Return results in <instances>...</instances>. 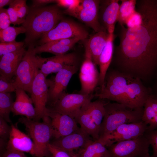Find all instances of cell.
Listing matches in <instances>:
<instances>
[{"label": "cell", "mask_w": 157, "mask_h": 157, "mask_svg": "<svg viewBox=\"0 0 157 157\" xmlns=\"http://www.w3.org/2000/svg\"><path fill=\"white\" fill-rule=\"evenodd\" d=\"M141 20L133 26L119 25V43L114 51V68L144 83L157 73V0L137 1Z\"/></svg>", "instance_id": "cell-1"}, {"label": "cell", "mask_w": 157, "mask_h": 157, "mask_svg": "<svg viewBox=\"0 0 157 157\" xmlns=\"http://www.w3.org/2000/svg\"><path fill=\"white\" fill-rule=\"evenodd\" d=\"M63 19L62 11L57 5L29 8L22 24L26 31L24 46L34 45Z\"/></svg>", "instance_id": "cell-2"}, {"label": "cell", "mask_w": 157, "mask_h": 157, "mask_svg": "<svg viewBox=\"0 0 157 157\" xmlns=\"http://www.w3.org/2000/svg\"><path fill=\"white\" fill-rule=\"evenodd\" d=\"M105 113L99 132L100 140L125 124L135 123L142 121L144 107L135 109L127 107L117 102H105Z\"/></svg>", "instance_id": "cell-3"}, {"label": "cell", "mask_w": 157, "mask_h": 157, "mask_svg": "<svg viewBox=\"0 0 157 157\" xmlns=\"http://www.w3.org/2000/svg\"><path fill=\"white\" fill-rule=\"evenodd\" d=\"M42 122L22 116L19 122L24 124L34 145L35 156L36 157H48L51 155L48 148L50 140L52 137L51 119L47 115L42 119Z\"/></svg>", "instance_id": "cell-4"}, {"label": "cell", "mask_w": 157, "mask_h": 157, "mask_svg": "<svg viewBox=\"0 0 157 157\" xmlns=\"http://www.w3.org/2000/svg\"><path fill=\"white\" fill-rule=\"evenodd\" d=\"M134 78L109 68L103 87L94 96L99 99L115 101L127 106L125 94L127 86Z\"/></svg>", "instance_id": "cell-5"}, {"label": "cell", "mask_w": 157, "mask_h": 157, "mask_svg": "<svg viewBox=\"0 0 157 157\" xmlns=\"http://www.w3.org/2000/svg\"><path fill=\"white\" fill-rule=\"evenodd\" d=\"M34 45L28 46L17 69L14 81L17 88L31 93L33 82L43 63V58L36 56Z\"/></svg>", "instance_id": "cell-6"}, {"label": "cell", "mask_w": 157, "mask_h": 157, "mask_svg": "<svg viewBox=\"0 0 157 157\" xmlns=\"http://www.w3.org/2000/svg\"><path fill=\"white\" fill-rule=\"evenodd\" d=\"M150 145L144 134L135 138L116 142L107 148L110 157H143L149 154Z\"/></svg>", "instance_id": "cell-7"}, {"label": "cell", "mask_w": 157, "mask_h": 157, "mask_svg": "<svg viewBox=\"0 0 157 157\" xmlns=\"http://www.w3.org/2000/svg\"><path fill=\"white\" fill-rule=\"evenodd\" d=\"M87 31L78 23L69 20H62L52 30L38 40L39 45L55 40L78 38L81 40L88 38Z\"/></svg>", "instance_id": "cell-8"}, {"label": "cell", "mask_w": 157, "mask_h": 157, "mask_svg": "<svg viewBox=\"0 0 157 157\" xmlns=\"http://www.w3.org/2000/svg\"><path fill=\"white\" fill-rule=\"evenodd\" d=\"M100 3L99 0H81L75 9L65 10L64 13L78 19L96 33L106 31L102 27L99 20Z\"/></svg>", "instance_id": "cell-9"}, {"label": "cell", "mask_w": 157, "mask_h": 157, "mask_svg": "<svg viewBox=\"0 0 157 157\" xmlns=\"http://www.w3.org/2000/svg\"><path fill=\"white\" fill-rule=\"evenodd\" d=\"M94 97L92 94L65 93L52 106L47 108L53 111L67 115L75 119L82 108L91 101Z\"/></svg>", "instance_id": "cell-10"}, {"label": "cell", "mask_w": 157, "mask_h": 157, "mask_svg": "<svg viewBox=\"0 0 157 157\" xmlns=\"http://www.w3.org/2000/svg\"><path fill=\"white\" fill-rule=\"evenodd\" d=\"M77 65L66 66L57 73L51 79H48L49 84L47 105L52 106L64 94L72 76L77 72Z\"/></svg>", "instance_id": "cell-11"}, {"label": "cell", "mask_w": 157, "mask_h": 157, "mask_svg": "<svg viewBox=\"0 0 157 157\" xmlns=\"http://www.w3.org/2000/svg\"><path fill=\"white\" fill-rule=\"evenodd\" d=\"M49 87L48 79L39 70L33 82L30 93L36 113L33 120L38 121L47 115Z\"/></svg>", "instance_id": "cell-12"}, {"label": "cell", "mask_w": 157, "mask_h": 157, "mask_svg": "<svg viewBox=\"0 0 157 157\" xmlns=\"http://www.w3.org/2000/svg\"><path fill=\"white\" fill-rule=\"evenodd\" d=\"M147 125L143 121L123 124L102 139L97 140L107 147L118 142L137 138L144 135Z\"/></svg>", "instance_id": "cell-13"}, {"label": "cell", "mask_w": 157, "mask_h": 157, "mask_svg": "<svg viewBox=\"0 0 157 157\" xmlns=\"http://www.w3.org/2000/svg\"><path fill=\"white\" fill-rule=\"evenodd\" d=\"M88 49L85 48V59L81 66L79 78L81 88L79 93L92 94L98 85L99 72Z\"/></svg>", "instance_id": "cell-14"}, {"label": "cell", "mask_w": 157, "mask_h": 157, "mask_svg": "<svg viewBox=\"0 0 157 157\" xmlns=\"http://www.w3.org/2000/svg\"><path fill=\"white\" fill-rule=\"evenodd\" d=\"M47 115L51 119L52 137L54 139L70 135L80 129L76 120L67 115L48 108Z\"/></svg>", "instance_id": "cell-15"}, {"label": "cell", "mask_w": 157, "mask_h": 157, "mask_svg": "<svg viewBox=\"0 0 157 157\" xmlns=\"http://www.w3.org/2000/svg\"><path fill=\"white\" fill-rule=\"evenodd\" d=\"M91 140L93 139L90 136L80 128L76 132L54 139L50 143L74 157L75 153Z\"/></svg>", "instance_id": "cell-16"}, {"label": "cell", "mask_w": 157, "mask_h": 157, "mask_svg": "<svg viewBox=\"0 0 157 157\" xmlns=\"http://www.w3.org/2000/svg\"><path fill=\"white\" fill-rule=\"evenodd\" d=\"M118 0L100 1L99 20L108 33H113L118 22L120 5Z\"/></svg>", "instance_id": "cell-17"}, {"label": "cell", "mask_w": 157, "mask_h": 157, "mask_svg": "<svg viewBox=\"0 0 157 157\" xmlns=\"http://www.w3.org/2000/svg\"><path fill=\"white\" fill-rule=\"evenodd\" d=\"M78 61V57L74 53L43 58L40 70L46 77L52 73L58 72L66 66L77 65Z\"/></svg>", "instance_id": "cell-18"}, {"label": "cell", "mask_w": 157, "mask_h": 157, "mask_svg": "<svg viewBox=\"0 0 157 157\" xmlns=\"http://www.w3.org/2000/svg\"><path fill=\"white\" fill-rule=\"evenodd\" d=\"M11 126V131L6 150L28 153L35 156L34 145L30 137L13 124Z\"/></svg>", "instance_id": "cell-19"}, {"label": "cell", "mask_w": 157, "mask_h": 157, "mask_svg": "<svg viewBox=\"0 0 157 157\" xmlns=\"http://www.w3.org/2000/svg\"><path fill=\"white\" fill-rule=\"evenodd\" d=\"M26 50L24 47L17 51L5 54L0 57V79L10 82Z\"/></svg>", "instance_id": "cell-20"}, {"label": "cell", "mask_w": 157, "mask_h": 157, "mask_svg": "<svg viewBox=\"0 0 157 157\" xmlns=\"http://www.w3.org/2000/svg\"><path fill=\"white\" fill-rule=\"evenodd\" d=\"M23 89L17 88L15 92L16 98L12 108L14 115H21L34 120L36 113L31 98Z\"/></svg>", "instance_id": "cell-21"}, {"label": "cell", "mask_w": 157, "mask_h": 157, "mask_svg": "<svg viewBox=\"0 0 157 157\" xmlns=\"http://www.w3.org/2000/svg\"><path fill=\"white\" fill-rule=\"evenodd\" d=\"M80 40H81L79 38H73L50 41L34 47L33 51L36 54L47 52L55 56L63 54Z\"/></svg>", "instance_id": "cell-22"}, {"label": "cell", "mask_w": 157, "mask_h": 157, "mask_svg": "<svg viewBox=\"0 0 157 157\" xmlns=\"http://www.w3.org/2000/svg\"><path fill=\"white\" fill-rule=\"evenodd\" d=\"M109 33L106 45L99 59L98 65L99 72L98 85L100 89L104 85L106 75L111 63L114 53L113 42L114 35L113 33Z\"/></svg>", "instance_id": "cell-23"}, {"label": "cell", "mask_w": 157, "mask_h": 157, "mask_svg": "<svg viewBox=\"0 0 157 157\" xmlns=\"http://www.w3.org/2000/svg\"><path fill=\"white\" fill-rule=\"evenodd\" d=\"M109 34L106 31L96 33L85 42V47L90 51L92 60L96 65H98L99 56L106 45Z\"/></svg>", "instance_id": "cell-24"}, {"label": "cell", "mask_w": 157, "mask_h": 157, "mask_svg": "<svg viewBox=\"0 0 157 157\" xmlns=\"http://www.w3.org/2000/svg\"><path fill=\"white\" fill-rule=\"evenodd\" d=\"M86 104L82 108L75 119L80 125L82 130L90 135L94 141H97L99 138V129L88 111Z\"/></svg>", "instance_id": "cell-25"}, {"label": "cell", "mask_w": 157, "mask_h": 157, "mask_svg": "<svg viewBox=\"0 0 157 157\" xmlns=\"http://www.w3.org/2000/svg\"><path fill=\"white\" fill-rule=\"evenodd\" d=\"M74 157H110L107 147L97 140H90L75 154Z\"/></svg>", "instance_id": "cell-26"}, {"label": "cell", "mask_w": 157, "mask_h": 157, "mask_svg": "<svg viewBox=\"0 0 157 157\" xmlns=\"http://www.w3.org/2000/svg\"><path fill=\"white\" fill-rule=\"evenodd\" d=\"M104 103L103 99H99L91 101L85 105L93 121L99 129L105 113Z\"/></svg>", "instance_id": "cell-27"}, {"label": "cell", "mask_w": 157, "mask_h": 157, "mask_svg": "<svg viewBox=\"0 0 157 157\" xmlns=\"http://www.w3.org/2000/svg\"><path fill=\"white\" fill-rule=\"evenodd\" d=\"M118 22L119 24L124 25L135 12L137 0H121Z\"/></svg>", "instance_id": "cell-28"}, {"label": "cell", "mask_w": 157, "mask_h": 157, "mask_svg": "<svg viewBox=\"0 0 157 157\" xmlns=\"http://www.w3.org/2000/svg\"><path fill=\"white\" fill-rule=\"evenodd\" d=\"M13 103L10 93H0V117L9 123L11 122L10 114Z\"/></svg>", "instance_id": "cell-29"}, {"label": "cell", "mask_w": 157, "mask_h": 157, "mask_svg": "<svg viewBox=\"0 0 157 157\" xmlns=\"http://www.w3.org/2000/svg\"><path fill=\"white\" fill-rule=\"evenodd\" d=\"M25 28L22 26L19 27L9 26L6 28L0 30V42H8L15 41L19 34L25 33Z\"/></svg>", "instance_id": "cell-30"}, {"label": "cell", "mask_w": 157, "mask_h": 157, "mask_svg": "<svg viewBox=\"0 0 157 157\" xmlns=\"http://www.w3.org/2000/svg\"><path fill=\"white\" fill-rule=\"evenodd\" d=\"M25 45L24 42L16 41L8 42H0V57L6 54L20 50Z\"/></svg>", "instance_id": "cell-31"}, {"label": "cell", "mask_w": 157, "mask_h": 157, "mask_svg": "<svg viewBox=\"0 0 157 157\" xmlns=\"http://www.w3.org/2000/svg\"><path fill=\"white\" fill-rule=\"evenodd\" d=\"M156 115V113L154 110L147 99L144 106L142 121L147 125L149 124Z\"/></svg>", "instance_id": "cell-32"}, {"label": "cell", "mask_w": 157, "mask_h": 157, "mask_svg": "<svg viewBox=\"0 0 157 157\" xmlns=\"http://www.w3.org/2000/svg\"><path fill=\"white\" fill-rule=\"evenodd\" d=\"M26 0H16L15 8L18 17L23 23L27 16L29 8L26 4Z\"/></svg>", "instance_id": "cell-33"}, {"label": "cell", "mask_w": 157, "mask_h": 157, "mask_svg": "<svg viewBox=\"0 0 157 157\" xmlns=\"http://www.w3.org/2000/svg\"><path fill=\"white\" fill-rule=\"evenodd\" d=\"M144 135L153 149L152 157H157V129L151 131L147 130Z\"/></svg>", "instance_id": "cell-34"}, {"label": "cell", "mask_w": 157, "mask_h": 157, "mask_svg": "<svg viewBox=\"0 0 157 157\" xmlns=\"http://www.w3.org/2000/svg\"><path fill=\"white\" fill-rule=\"evenodd\" d=\"M16 3V0H14V1L9 5V7L7 9L11 23L13 24L14 26L23 23L18 17L15 8Z\"/></svg>", "instance_id": "cell-35"}, {"label": "cell", "mask_w": 157, "mask_h": 157, "mask_svg": "<svg viewBox=\"0 0 157 157\" xmlns=\"http://www.w3.org/2000/svg\"><path fill=\"white\" fill-rule=\"evenodd\" d=\"M80 0H56L57 5L59 7L66 8V10H71L76 8L80 4Z\"/></svg>", "instance_id": "cell-36"}, {"label": "cell", "mask_w": 157, "mask_h": 157, "mask_svg": "<svg viewBox=\"0 0 157 157\" xmlns=\"http://www.w3.org/2000/svg\"><path fill=\"white\" fill-rule=\"evenodd\" d=\"M7 122L0 117V138L5 140L9 139L11 129V126H9Z\"/></svg>", "instance_id": "cell-37"}, {"label": "cell", "mask_w": 157, "mask_h": 157, "mask_svg": "<svg viewBox=\"0 0 157 157\" xmlns=\"http://www.w3.org/2000/svg\"><path fill=\"white\" fill-rule=\"evenodd\" d=\"M10 24L7 9L3 8L0 9V30L6 28Z\"/></svg>", "instance_id": "cell-38"}, {"label": "cell", "mask_w": 157, "mask_h": 157, "mask_svg": "<svg viewBox=\"0 0 157 157\" xmlns=\"http://www.w3.org/2000/svg\"><path fill=\"white\" fill-rule=\"evenodd\" d=\"M17 88L14 81L8 82L0 79V93L15 92Z\"/></svg>", "instance_id": "cell-39"}, {"label": "cell", "mask_w": 157, "mask_h": 157, "mask_svg": "<svg viewBox=\"0 0 157 157\" xmlns=\"http://www.w3.org/2000/svg\"><path fill=\"white\" fill-rule=\"evenodd\" d=\"M48 148L52 157H72L67 153L56 147L50 143L48 144Z\"/></svg>", "instance_id": "cell-40"}, {"label": "cell", "mask_w": 157, "mask_h": 157, "mask_svg": "<svg viewBox=\"0 0 157 157\" xmlns=\"http://www.w3.org/2000/svg\"><path fill=\"white\" fill-rule=\"evenodd\" d=\"M1 157H27L24 152L6 150Z\"/></svg>", "instance_id": "cell-41"}, {"label": "cell", "mask_w": 157, "mask_h": 157, "mask_svg": "<svg viewBox=\"0 0 157 157\" xmlns=\"http://www.w3.org/2000/svg\"><path fill=\"white\" fill-rule=\"evenodd\" d=\"M32 7H38L45 6L47 4L56 2L54 0H32Z\"/></svg>", "instance_id": "cell-42"}, {"label": "cell", "mask_w": 157, "mask_h": 157, "mask_svg": "<svg viewBox=\"0 0 157 157\" xmlns=\"http://www.w3.org/2000/svg\"><path fill=\"white\" fill-rule=\"evenodd\" d=\"M147 99L152 108L156 113H157V99L154 98L151 94Z\"/></svg>", "instance_id": "cell-43"}, {"label": "cell", "mask_w": 157, "mask_h": 157, "mask_svg": "<svg viewBox=\"0 0 157 157\" xmlns=\"http://www.w3.org/2000/svg\"><path fill=\"white\" fill-rule=\"evenodd\" d=\"M157 129V115H156L149 124V126H148L147 130L148 131H152Z\"/></svg>", "instance_id": "cell-44"}, {"label": "cell", "mask_w": 157, "mask_h": 157, "mask_svg": "<svg viewBox=\"0 0 157 157\" xmlns=\"http://www.w3.org/2000/svg\"><path fill=\"white\" fill-rule=\"evenodd\" d=\"M14 1V0H0V9L3 8L5 6L9 5Z\"/></svg>", "instance_id": "cell-45"}, {"label": "cell", "mask_w": 157, "mask_h": 157, "mask_svg": "<svg viewBox=\"0 0 157 157\" xmlns=\"http://www.w3.org/2000/svg\"><path fill=\"white\" fill-rule=\"evenodd\" d=\"M151 89V94L153 97L157 99V78L154 86Z\"/></svg>", "instance_id": "cell-46"}, {"label": "cell", "mask_w": 157, "mask_h": 157, "mask_svg": "<svg viewBox=\"0 0 157 157\" xmlns=\"http://www.w3.org/2000/svg\"><path fill=\"white\" fill-rule=\"evenodd\" d=\"M143 157H152V156H150L149 154L148 155H147Z\"/></svg>", "instance_id": "cell-47"}, {"label": "cell", "mask_w": 157, "mask_h": 157, "mask_svg": "<svg viewBox=\"0 0 157 157\" xmlns=\"http://www.w3.org/2000/svg\"><path fill=\"white\" fill-rule=\"evenodd\" d=\"M49 157H52V156H51Z\"/></svg>", "instance_id": "cell-48"}, {"label": "cell", "mask_w": 157, "mask_h": 157, "mask_svg": "<svg viewBox=\"0 0 157 157\" xmlns=\"http://www.w3.org/2000/svg\"><path fill=\"white\" fill-rule=\"evenodd\" d=\"M156 115H157V113H156Z\"/></svg>", "instance_id": "cell-49"}]
</instances>
